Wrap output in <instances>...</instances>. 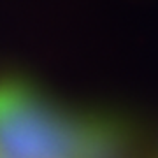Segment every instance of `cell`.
<instances>
[{
    "instance_id": "obj_1",
    "label": "cell",
    "mask_w": 158,
    "mask_h": 158,
    "mask_svg": "<svg viewBox=\"0 0 158 158\" xmlns=\"http://www.w3.org/2000/svg\"><path fill=\"white\" fill-rule=\"evenodd\" d=\"M130 132L51 104L28 81L0 79V158H128Z\"/></svg>"
}]
</instances>
